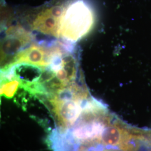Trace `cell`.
<instances>
[{
  "label": "cell",
  "mask_w": 151,
  "mask_h": 151,
  "mask_svg": "<svg viewBox=\"0 0 151 151\" xmlns=\"http://www.w3.org/2000/svg\"><path fill=\"white\" fill-rule=\"evenodd\" d=\"M95 22V11L88 0H65L60 37L67 43H75L91 32Z\"/></svg>",
  "instance_id": "6da1fadb"
},
{
  "label": "cell",
  "mask_w": 151,
  "mask_h": 151,
  "mask_svg": "<svg viewBox=\"0 0 151 151\" xmlns=\"http://www.w3.org/2000/svg\"><path fill=\"white\" fill-rule=\"evenodd\" d=\"M32 36L21 27H11L6 30V36L1 45V69L6 67L11 60L29 43Z\"/></svg>",
  "instance_id": "5b68a950"
},
{
  "label": "cell",
  "mask_w": 151,
  "mask_h": 151,
  "mask_svg": "<svg viewBox=\"0 0 151 151\" xmlns=\"http://www.w3.org/2000/svg\"><path fill=\"white\" fill-rule=\"evenodd\" d=\"M65 3V0L57 1L39 10L32 24V30L44 35L60 38V21Z\"/></svg>",
  "instance_id": "3957f363"
},
{
  "label": "cell",
  "mask_w": 151,
  "mask_h": 151,
  "mask_svg": "<svg viewBox=\"0 0 151 151\" xmlns=\"http://www.w3.org/2000/svg\"><path fill=\"white\" fill-rule=\"evenodd\" d=\"M79 151H88L87 150L86 148H85V147H81V148L80 149V150Z\"/></svg>",
  "instance_id": "ba28073f"
},
{
  "label": "cell",
  "mask_w": 151,
  "mask_h": 151,
  "mask_svg": "<svg viewBox=\"0 0 151 151\" xmlns=\"http://www.w3.org/2000/svg\"><path fill=\"white\" fill-rule=\"evenodd\" d=\"M61 47L60 45L55 44L48 47L40 44H32L16 54L9 65L2 70V72H5L14 65L20 63L34 65L42 68L48 67L54 55L60 51Z\"/></svg>",
  "instance_id": "277c9868"
},
{
  "label": "cell",
  "mask_w": 151,
  "mask_h": 151,
  "mask_svg": "<svg viewBox=\"0 0 151 151\" xmlns=\"http://www.w3.org/2000/svg\"><path fill=\"white\" fill-rule=\"evenodd\" d=\"M21 87L20 81L16 78L2 80L1 86V95L8 99L14 96L18 88Z\"/></svg>",
  "instance_id": "52a82bcc"
},
{
  "label": "cell",
  "mask_w": 151,
  "mask_h": 151,
  "mask_svg": "<svg viewBox=\"0 0 151 151\" xmlns=\"http://www.w3.org/2000/svg\"><path fill=\"white\" fill-rule=\"evenodd\" d=\"M46 97L58 128L65 129L75 125L81 115L84 104L88 99Z\"/></svg>",
  "instance_id": "7a4b0ae2"
},
{
  "label": "cell",
  "mask_w": 151,
  "mask_h": 151,
  "mask_svg": "<svg viewBox=\"0 0 151 151\" xmlns=\"http://www.w3.org/2000/svg\"><path fill=\"white\" fill-rule=\"evenodd\" d=\"M49 139L53 151H77L79 148L80 142L68 129L53 130Z\"/></svg>",
  "instance_id": "8992f818"
}]
</instances>
